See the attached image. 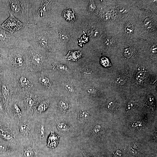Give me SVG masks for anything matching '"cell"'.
<instances>
[{
    "instance_id": "obj_33",
    "label": "cell",
    "mask_w": 157,
    "mask_h": 157,
    "mask_svg": "<svg viewBox=\"0 0 157 157\" xmlns=\"http://www.w3.org/2000/svg\"><path fill=\"white\" fill-rule=\"evenodd\" d=\"M151 52L153 53H157V43H155L151 45Z\"/></svg>"
},
{
    "instance_id": "obj_25",
    "label": "cell",
    "mask_w": 157,
    "mask_h": 157,
    "mask_svg": "<svg viewBox=\"0 0 157 157\" xmlns=\"http://www.w3.org/2000/svg\"><path fill=\"white\" fill-rule=\"evenodd\" d=\"M58 106L61 110H65L68 108V106L66 103L61 101L58 103Z\"/></svg>"
},
{
    "instance_id": "obj_17",
    "label": "cell",
    "mask_w": 157,
    "mask_h": 157,
    "mask_svg": "<svg viewBox=\"0 0 157 157\" xmlns=\"http://www.w3.org/2000/svg\"><path fill=\"white\" fill-rule=\"evenodd\" d=\"M52 33L54 35H56L58 36L59 39L61 40L64 42H66L68 40L69 38V34L65 31L60 30L58 31V33L53 31H52Z\"/></svg>"
},
{
    "instance_id": "obj_1",
    "label": "cell",
    "mask_w": 157,
    "mask_h": 157,
    "mask_svg": "<svg viewBox=\"0 0 157 157\" xmlns=\"http://www.w3.org/2000/svg\"><path fill=\"white\" fill-rule=\"evenodd\" d=\"M20 39L24 40L35 48L46 52H51L54 49L52 35L44 27L31 24L13 34Z\"/></svg>"
},
{
    "instance_id": "obj_24",
    "label": "cell",
    "mask_w": 157,
    "mask_h": 157,
    "mask_svg": "<svg viewBox=\"0 0 157 157\" xmlns=\"http://www.w3.org/2000/svg\"><path fill=\"white\" fill-rule=\"evenodd\" d=\"M57 129L59 131H65L69 129L68 126L64 123H60L58 124L56 126Z\"/></svg>"
},
{
    "instance_id": "obj_35",
    "label": "cell",
    "mask_w": 157,
    "mask_h": 157,
    "mask_svg": "<svg viewBox=\"0 0 157 157\" xmlns=\"http://www.w3.org/2000/svg\"><path fill=\"white\" fill-rule=\"evenodd\" d=\"M135 106V104L133 102H130L128 103L127 109L129 110H132Z\"/></svg>"
},
{
    "instance_id": "obj_15",
    "label": "cell",
    "mask_w": 157,
    "mask_h": 157,
    "mask_svg": "<svg viewBox=\"0 0 157 157\" xmlns=\"http://www.w3.org/2000/svg\"><path fill=\"white\" fill-rule=\"evenodd\" d=\"M49 130L51 133L47 140V146L51 148H53L57 146L60 136L58 135L50 129Z\"/></svg>"
},
{
    "instance_id": "obj_5",
    "label": "cell",
    "mask_w": 157,
    "mask_h": 157,
    "mask_svg": "<svg viewBox=\"0 0 157 157\" xmlns=\"http://www.w3.org/2000/svg\"><path fill=\"white\" fill-rule=\"evenodd\" d=\"M29 0H4L6 8L9 13L25 24L28 23Z\"/></svg>"
},
{
    "instance_id": "obj_21",
    "label": "cell",
    "mask_w": 157,
    "mask_h": 157,
    "mask_svg": "<svg viewBox=\"0 0 157 157\" xmlns=\"http://www.w3.org/2000/svg\"><path fill=\"white\" fill-rule=\"evenodd\" d=\"M89 117V113L86 111H81L79 113L77 118L78 121L83 123L87 120Z\"/></svg>"
},
{
    "instance_id": "obj_13",
    "label": "cell",
    "mask_w": 157,
    "mask_h": 157,
    "mask_svg": "<svg viewBox=\"0 0 157 157\" xmlns=\"http://www.w3.org/2000/svg\"><path fill=\"white\" fill-rule=\"evenodd\" d=\"M18 147L0 141V156L12 157L17 153Z\"/></svg>"
},
{
    "instance_id": "obj_14",
    "label": "cell",
    "mask_w": 157,
    "mask_h": 157,
    "mask_svg": "<svg viewBox=\"0 0 157 157\" xmlns=\"http://www.w3.org/2000/svg\"><path fill=\"white\" fill-rule=\"evenodd\" d=\"M10 72L6 62L0 61V86Z\"/></svg>"
},
{
    "instance_id": "obj_19",
    "label": "cell",
    "mask_w": 157,
    "mask_h": 157,
    "mask_svg": "<svg viewBox=\"0 0 157 157\" xmlns=\"http://www.w3.org/2000/svg\"><path fill=\"white\" fill-rule=\"evenodd\" d=\"M9 49L0 46V61L6 62Z\"/></svg>"
},
{
    "instance_id": "obj_36",
    "label": "cell",
    "mask_w": 157,
    "mask_h": 157,
    "mask_svg": "<svg viewBox=\"0 0 157 157\" xmlns=\"http://www.w3.org/2000/svg\"><path fill=\"white\" fill-rule=\"evenodd\" d=\"M115 102L113 101H111L108 103L107 105V107L109 109H111L113 107L115 106Z\"/></svg>"
},
{
    "instance_id": "obj_30",
    "label": "cell",
    "mask_w": 157,
    "mask_h": 157,
    "mask_svg": "<svg viewBox=\"0 0 157 157\" xmlns=\"http://www.w3.org/2000/svg\"><path fill=\"white\" fill-rule=\"evenodd\" d=\"M65 86L66 90L70 92H72L74 91V88L70 84L68 83H65Z\"/></svg>"
},
{
    "instance_id": "obj_8",
    "label": "cell",
    "mask_w": 157,
    "mask_h": 157,
    "mask_svg": "<svg viewBox=\"0 0 157 157\" xmlns=\"http://www.w3.org/2000/svg\"><path fill=\"white\" fill-rule=\"evenodd\" d=\"M47 130L42 117L31 119V140L39 147L45 142Z\"/></svg>"
},
{
    "instance_id": "obj_37",
    "label": "cell",
    "mask_w": 157,
    "mask_h": 157,
    "mask_svg": "<svg viewBox=\"0 0 157 157\" xmlns=\"http://www.w3.org/2000/svg\"><path fill=\"white\" fill-rule=\"evenodd\" d=\"M87 91L89 93L93 94L95 90L94 88H90L88 89Z\"/></svg>"
},
{
    "instance_id": "obj_7",
    "label": "cell",
    "mask_w": 157,
    "mask_h": 157,
    "mask_svg": "<svg viewBox=\"0 0 157 157\" xmlns=\"http://www.w3.org/2000/svg\"><path fill=\"white\" fill-rule=\"evenodd\" d=\"M14 84L16 92L24 93L35 91L32 73L26 69L15 73Z\"/></svg>"
},
{
    "instance_id": "obj_38",
    "label": "cell",
    "mask_w": 157,
    "mask_h": 157,
    "mask_svg": "<svg viewBox=\"0 0 157 157\" xmlns=\"http://www.w3.org/2000/svg\"><path fill=\"white\" fill-rule=\"evenodd\" d=\"M0 157H4V156H0Z\"/></svg>"
},
{
    "instance_id": "obj_27",
    "label": "cell",
    "mask_w": 157,
    "mask_h": 157,
    "mask_svg": "<svg viewBox=\"0 0 157 157\" xmlns=\"http://www.w3.org/2000/svg\"><path fill=\"white\" fill-rule=\"evenodd\" d=\"M115 40L114 39L110 37L107 38L105 40V44L106 46H110L114 45L115 43Z\"/></svg>"
},
{
    "instance_id": "obj_20",
    "label": "cell",
    "mask_w": 157,
    "mask_h": 157,
    "mask_svg": "<svg viewBox=\"0 0 157 157\" xmlns=\"http://www.w3.org/2000/svg\"><path fill=\"white\" fill-rule=\"evenodd\" d=\"M81 56V53L79 51H69L66 56V58L69 60H76L79 59Z\"/></svg>"
},
{
    "instance_id": "obj_18",
    "label": "cell",
    "mask_w": 157,
    "mask_h": 157,
    "mask_svg": "<svg viewBox=\"0 0 157 157\" xmlns=\"http://www.w3.org/2000/svg\"><path fill=\"white\" fill-rule=\"evenodd\" d=\"M143 26L144 28L147 31H151L154 26V20L149 17L145 19L143 22Z\"/></svg>"
},
{
    "instance_id": "obj_4",
    "label": "cell",
    "mask_w": 157,
    "mask_h": 157,
    "mask_svg": "<svg viewBox=\"0 0 157 157\" xmlns=\"http://www.w3.org/2000/svg\"><path fill=\"white\" fill-rule=\"evenodd\" d=\"M25 50L19 47L9 49L6 63L11 72L15 73L26 69Z\"/></svg>"
},
{
    "instance_id": "obj_23",
    "label": "cell",
    "mask_w": 157,
    "mask_h": 157,
    "mask_svg": "<svg viewBox=\"0 0 157 157\" xmlns=\"http://www.w3.org/2000/svg\"><path fill=\"white\" fill-rule=\"evenodd\" d=\"M133 52V49L131 46L126 47L124 50V56L127 58H130L132 56Z\"/></svg>"
},
{
    "instance_id": "obj_29",
    "label": "cell",
    "mask_w": 157,
    "mask_h": 157,
    "mask_svg": "<svg viewBox=\"0 0 157 157\" xmlns=\"http://www.w3.org/2000/svg\"><path fill=\"white\" fill-rule=\"evenodd\" d=\"M101 63L102 65L105 67L109 65V61L108 59L105 57H103L101 58Z\"/></svg>"
},
{
    "instance_id": "obj_16",
    "label": "cell",
    "mask_w": 157,
    "mask_h": 157,
    "mask_svg": "<svg viewBox=\"0 0 157 157\" xmlns=\"http://www.w3.org/2000/svg\"><path fill=\"white\" fill-rule=\"evenodd\" d=\"M63 16L68 21L73 22L76 19V15L70 8H67L63 12Z\"/></svg>"
},
{
    "instance_id": "obj_31",
    "label": "cell",
    "mask_w": 157,
    "mask_h": 157,
    "mask_svg": "<svg viewBox=\"0 0 157 157\" xmlns=\"http://www.w3.org/2000/svg\"><path fill=\"white\" fill-rule=\"evenodd\" d=\"M101 129V127L100 125H97L93 129V132L95 134H98L100 133Z\"/></svg>"
},
{
    "instance_id": "obj_2",
    "label": "cell",
    "mask_w": 157,
    "mask_h": 157,
    "mask_svg": "<svg viewBox=\"0 0 157 157\" xmlns=\"http://www.w3.org/2000/svg\"><path fill=\"white\" fill-rule=\"evenodd\" d=\"M20 40V47L26 51V69L32 73L40 72L42 65L46 58V53L33 47L26 41Z\"/></svg>"
},
{
    "instance_id": "obj_6",
    "label": "cell",
    "mask_w": 157,
    "mask_h": 157,
    "mask_svg": "<svg viewBox=\"0 0 157 157\" xmlns=\"http://www.w3.org/2000/svg\"><path fill=\"white\" fill-rule=\"evenodd\" d=\"M7 111L10 119L16 123L31 119L27 116L20 102L19 94L17 92L8 101Z\"/></svg>"
},
{
    "instance_id": "obj_22",
    "label": "cell",
    "mask_w": 157,
    "mask_h": 157,
    "mask_svg": "<svg viewBox=\"0 0 157 157\" xmlns=\"http://www.w3.org/2000/svg\"><path fill=\"white\" fill-rule=\"evenodd\" d=\"M135 30V27L131 23H128L125 25L124 31L127 35H130L132 34Z\"/></svg>"
},
{
    "instance_id": "obj_32",
    "label": "cell",
    "mask_w": 157,
    "mask_h": 157,
    "mask_svg": "<svg viewBox=\"0 0 157 157\" xmlns=\"http://www.w3.org/2000/svg\"><path fill=\"white\" fill-rule=\"evenodd\" d=\"M119 12L122 14H126L128 12V9L124 7H120L119 9Z\"/></svg>"
},
{
    "instance_id": "obj_3",
    "label": "cell",
    "mask_w": 157,
    "mask_h": 157,
    "mask_svg": "<svg viewBox=\"0 0 157 157\" xmlns=\"http://www.w3.org/2000/svg\"><path fill=\"white\" fill-rule=\"evenodd\" d=\"M0 141L17 147L20 143L16 123L8 115H0Z\"/></svg>"
},
{
    "instance_id": "obj_28",
    "label": "cell",
    "mask_w": 157,
    "mask_h": 157,
    "mask_svg": "<svg viewBox=\"0 0 157 157\" xmlns=\"http://www.w3.org/2000/svg\"><path fill=\"white\" fill-rule=\"evenodd\" d=\"M125 76H120L117 77L116 79V81H117V82L118 83H125L126 78Z\"/></svg>"
},
{
    "instance_id": "obj_11",
    "label": "cell",
    "mask_w": 157,
    "mask_h": 157,
    "mask_svg": "<svg viewBox=\"0 0 157 157\" xmlns=\"http://www.w3.org/2000/svg\"><path fill=\"white\" fill-rule=\"evenodd\" d=\"M9 13V17L0 25L2 28L13 34L26 26V24L22 22L12 14Z\"/></svg>"
},
{
    "instance_id": "obj_10",
    "label": "cell",
    "mask_w": 157,
    "mask_h": 157,
    "mask_svg": "<svg viewBox=\"0 0 157 157\" xmlns=\"http://www.w3.org/2000/svg\"><path fill=\"white\" fill-rule=\"evenodd\" d=\"M20 40L12 34L6 33L0 26V46L9 49L20 47Z\"/></svg>"
},
{
    "instance_id": "obj_34",
    "label": "cell",
    "mask_w": 157,
    "mask_h": 157,
    "mask_svg": "<svg viewBox=\"0 0 157 157\" xmlns=\"http://www.w3.org/2000/svg\"><path fill=\"white\" fill-rule=\"evenodd\" d=\"M143 74L144 73L143 72H139L138 73V74H137V76H136V78L137 80L138 81L142 80V79L144 77Z\"/></svg>"
},
{
    "instance_id": "obj_9",
    "label": "cell",
    "mask_w": 157,
    "mask_h": 157,
    "mask_svg": "<svg viewBox=\"0 0 157 157\" xmlns=\"http://www.w3.org/2000/svg\"><path fill=\"white\" fill-rule=\"evenodd\" d=\"M18 93L20 102L27 116L29 119H31L33 115L38 94L35 91Z\"/></svg>"
},
{
    "instance_id": "obj_12",
    "label": "cell",
    "mask_w": 157,
    "mask_h": 157,
    "mask_svg": "<svg viewBox=\"0 0 157 157\" xmlns=\"http://www.w3.org/2000/svg\"><path fill=\"white\" fill-rule=\"evenodd\" d=\"M16 128L20 143L31 140V119L16 123Z\"/></svg>"
},
{
    "instance_id": "obj_26",
    "label": "cell",
    "mask_w": 157,
    "mask_h": 157,
    "mask_svg": "<svg viewBox=\"0 0 157 157\" xmlns=\"http://www.w3.org/2000/svg\"><path fill=\"white\" fill-rule=\"evenodd\" d=\"M96 8V6L93 1H90L88 7V10L90 13L94 11Z\"/></svg>"
}]
</instances>
